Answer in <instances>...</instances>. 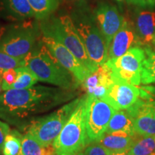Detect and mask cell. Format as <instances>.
I'll return each instance as SVG.
<instances>
[{"label": "cell", "mask_w": 155, "mask_h": 155, "mask_svg": "<svg viewBox=\"0 0 155 155\" xmlns=\"http://www.w3.org/2000/svg\"><path fill=\"white\" fill-rule=\"evenodd\" d=\"M147 6L150 7H154L155 6V0H147Z\"/></svg>", "instance_id": "31"}, {"label": "cell", "mask_w": 155, "mask_h": 155, "mask_svg": "<svg viewBox=\"0 0 155 155\" xmlns=\"http://www.w3.org/2000/svg\"><path fill=\"white\" fill-rule=\"evenodd\" d=\"M135 28L124 19L123 25L114 37L108 47V60L116 59L135 46H141Z\"/></svg>", "instance_id": "14"}, {"label": "cell", "mask_w": 155, "mask_h": 155, "mask_svg": "<svg viewBox=\"0 0 155 155\" xmlns=\"http://www.w3.org/2000/svg\"><path fill=\"white\" fill-rule=\"evenodd\" d=\"M95 17L98 28L109 47L114 37L123 25L124 18L114 6L101 3L95 11Z\"/></svg>", "instance_id": "13"}, {"label": "cell", "mask_w": 155, "mask_h": 155, "mask_svg": "<svg viewBox=\"0 0 155 155\" xmlns=\"http://www.w3.org/2000/svg\"><path fill=\"white\" fill-rule=\"evenodd\" d=\"M84 155H109L110 152L97 142L88 144L84 150Z\"/></svg>", "instance_id": "28"}, {"label": "cell", "mask_w": 155, "mask_h": 155, "mask_svg": "<svg viewBox=\"0 0 155 155\" xmlns=\"http://www.w3.org/2000/svg\"><path fill=\"white\" fill-rule=\"evenodd\" d=\"M24 65V60H19L12 57L0 50V76H2L4 72L7 70L17 68Z\"/></svg>", "instance_id": "26"}, {"label": "cell", "mask_w": 155, "mask_h": 155, "mask_svg": "<svg viewBox=\"0 0 155 155\" xmlns=\"http://www.w3.org/2000/svg\"><path fill=\"white\" fill-rule=\"evenodd\" d=\"M114 81L115 78L111 68L105 63L99 65L98 69L89 75L82 85L87 94L102 98Z\"/></svg>", "instance_id": "15"}, {"label": "cell", "mask_w": 155, "mask_h": 155, "mask_svg": "<svg viewBox=\"0 0 155 155\" xmlns=\"http://www.w3.org/2000/svg\"><path fill=\"white\" fill-rule=\"evenodd\" d=\"M37 37L32 28L15 27L0 37V50L19 60L24 58L36 46Z\"/></svg>", "instance_id": "9"}, {"label": "cell", "mask_w": 155, "mask_h": 155, "mask_svg": "<svg viewBox=\"0 0 155 155\" xmlns=\"http://www.w3.org/2000/svg\"><path fill=\"white\" fill-rule=\"evenodd\" d=\"M116 111L113 106L101 98L88 95L86 127L89 144L97 141L104 135Z\"/></svg>", "instance_id": "8"}, {"label": "cell", "mask_w": 155, "mask_h": 155, "mask_svg": "<svg viewBox=\"0 0 155 155\" xmlns=\"http://www.w3.org/2000/svg\"><path fill=\"white\" fill-rule=\"evenodd\" d=\"M145 58L141 72V83L144 85L155 83V48L150 45L144 46Z\"/></svg>", "instance_id": "20"}, {"label": "cell", "mask_w": 155, "mask_h": 155, "mask_svg": "<svg viewBox=\"0 0 155 155\" xmlns=\"http://www.w3.org/2000/svg\"><path fill=\"white\" fill-rule=\"evenodd\" d=\"M135 30L141 45H149L152 42L155 34V12H139L136 17Z\"/></svg>", "instance_id": "17"}, {"label": "cell", "mask_w": 155, "mask_h": 155, "mask_svg": "<svg viewBox=\"0 0 155 155\" xmlns=\"http://www.w3.org/2000/svg\"><path fill=\"white\" fill-rule=\"evenodd\" d=\"M9 8L21 18L35 17L34 11L28 0H9Z\"/></svg>", "instance_id": "25"}, {"label": "cell", "mask_w": 155, "mask_h": 155, "mask_svg": "<svg viewBox=\"0 0 155 155\" xmlns=\"http://www.w3.org/2000/svg\"><path fill=\"white\" fill-rule=\"evenodd\" d=\"M18 155H55V150L53 144L43 146L31 134L27 132L22 138Z\"/></svg>", "instance_id": "19"}, {"label": "cell", "mask_w": 155, "mask_h": 155, "mask_svg": "<svg viewBox=\"0 0 155 155\" xmlns=\"http://www.w3.org/2000/svg\"><path fill=\"white\" fill-rule=\"evenodd\" d=\"M22 138L20 134L12 131L6 136L2 146V153L3 155H18L21 150Z\"/></svg>", "instance_id": "24"}, {"label": "cell", "mask_w": 155, "mask_h": 155, "mask_svg": "<svg viewBox=\"0 0 155 155\" xmlns=\"http://www.w3.org/2000/svg\"><path fill=\"white\" fill-rule=\"evenodd\" d=\"M9 132H10V129H9L8 124L0 121V154L2 153V146L6 136Z\"/></svg>", "instance_id": "29"}, {"label": "cell", "mask_w": 155, "mask_h": 155, "mask_svg": "<svg viewBox=\"0 0 155 155\" xmlns=\"http://www.w3.org/2000/svg\"><path fill=\"white\" fill-rule=\"evenodd\" d=\"M140 137L137 134L133 135L125 131H116L104 133V135L95 142L104 147L110 153L128 152Z\"/></svg>", "instance_id": "16"}, {"label": "cell", "mask_w": 155, "mask_h": 155, "mask_svg": "<svg viewBox=\"0 0 155 155\" xmlns=\"http://www.w3.org/2000/svg\"><path fill=\"white\" fill-rule=\"evenodd\" d=\"M43 20L40 24L43 36L49 37L63 44L91 73L98 69V65L91 61L87 53L71 17L62 15Z\"/></svg>", "instance_id": "3"}, {"label": "cell", "mask_w": 155, "mask_h": 155, "mask_svg": "<svg viewBox=\"0 0 155 155\" xmlns=\"http://www.w3.org/2000/svg\"><path fill=\"white\" fill-rule=\"evenodd\" d=\"M73 21L91 61L98 66L105 63L108 61V47L98 25L86 16L77 15Z\"/></svg>", "instance_id": "6"}, {"label": "cell", "mask_w": 155, "mask_h": 155, "mask_svg": "<svg viewBox=\"0 0 155 155\" xmlns=\"http://www.w3.org/2000/svg\"><path fill=\"white\" fill-rule=\"evenodd\" d=\"M127 152L129 155H155V137H140Z\"/></svg>", "instance_id": "23"}, {"label": "cell", "mask_w": 155, "mask_h": 155, "mask_svg": "<svg viewBox=\"0 0 155 155\" xmlns=\"http://www.w3.org/2000/svg\"><path fill=\"white\" fill-rule=\"evenodd\" d=\"M76 90L45 86L9 89L0 95V119L19 129H27L41 114L69 102Z\"/></svg>", "instance_id": "1"}, {"label": "cell", "mask_w": 155, "mask_h": 155, "mask_svg": "<svg viewBox=\"0 0 155 155\" xmlns=\"http://www.w3.org/2000/svg\"><path fill=\"white\" fill-rule=\"evenodd\" d=\"M42 42L56 60L72 73L79 85L82 84L87 78L91 74V73L63 44L46 36L42 37Z\"/></svg>", "instance_id": "10"}, {"label": "cell", "mask_w": 155, "mask_h": 155, "mask_svg": "<svg viewBox=\"0 0 155 155\" xmlns=\"http://www.w3.org/2000/svg\"><path fill=\"white\" fill-rule=\"evenodd\" d=\"M38 19L48 18L58 7V0H28Z\"/></svg>", "instance_id": "21"}, {"label": "cell", "mask_w": 155, "mask_h": 155, "mask_svg": "<svg viewBox=\"0 0 155 155\" xmlns=\"http://www.w3.org/2000/svg\"><path fill=\"white\" fill-rule=\"evenodd\" d=\"M134 120L135 133L139 137H155V101L141 98L127 108Z\"/></svg>", "instance_id": "11"}, {"label": "cell", "mask_w": 155, "mask_h": 155, "mask_svg": "<svg viewBox=\"0 0 155 155\" xmlns=\"http://www.w3.org/2000/svg\"><path fill=\"white\" fill-rule=\"evenodd\" d=\"M17 77V68L9 69L4 72L2 78V91L9 90L12 85L15 83Z\"/></svg>", "instance_id": "27"}, {"label": "cell", "mask_w": 155, "mask_h": 155, "mask_svg": "<svg viewBox=\"0 0 155 155\" xmlns=\"http://www.w3.org/2000/svg\"><path fill=\"white\" fill-rule=\"evenodd\" d=\"M149 90H150V91L152 93V94H155L154 92V87H148Z\"/></svg>", "instance_id": "34"}, {"label": "cell", "mask_w": 155, "mask_h": 155, "mask_svg": "<svg viewBox=\"0 0 155 155\" xmlns=\"http://www.w3.org/2000/svg\"><path fill=\"white\" fill-rule=\"evenodd\" d=\"M109 155H129L127 152H117V153H110Z\"/></svg>", "instance_id": "32"}, {"label": "cell", "mask_w": 155, "mask_h": 155, "mask_svg": "<svg viewBox=\"0 0 155 155\" xmlns=\"http://www.w3.org/2000/svg\"><path fill=\"white\" fill-rule=\"evenodd\" d=\"M140 96V88L136 86L115 79L101 99L116 111L126 110L133 106Z\"/></svg>", "instance_id": "12"}, {"label": "cell", "mask_w": 155, "mask_h": 155, "mask_svg": "<svg viewBox=\"0 0 155 155\" xmlns=\"http://www.w3.org/2000/svg\"><path fill=\"white\" fill-rule=\"evenodd\" d=\"M87 97L88 94L80 97L74 111L54 140L55 155H75L84 151L89 144L86 127Z\"/></svg>", "instance_id": "4"}, {"label": "cell", "mask_w": 155, "mask_h": 155, "mask_svg": "<svg viewBox=\"0 0 155 155\" xmlns=\"http://www.w3.org/2000/svg\"><path fill=\"white\" fill-rule=\"evenodd\" d=\"M17 77L10 89L29 88L35 85L38 79L35 75L26 66L17 68Z\"/></svg>", "instance_id": "22"}, {"label": "cell", "mask_w": 155, "mask_h": 155, "mask_svg": "<svg viewBox=\"0 0 155 155\" xmlns=\"http://www.w3.org/2000/svg\"><path fill=\"white\" fill-rule=\"evenodd\" d=\"M80 97H77L58 108L57 111L38 117L28 126V132L32 134L43 146L53 144L64 126L78 104Z\"/></svg>", "instance_id": "5"}, {"label": "cell", "mask_w": 155, "mask_h": 155, "mask_svg": "<svg viewBox=\"0 0 155 155\" xmlns=\"http://www.w3.org/2000/svg\"><path fill=\"white\" fill-rule=\"evenodd\" d=\"M75 155H84V153L81 152V153H79V154H75Z\"/></svg>", "instance_id": "36"}, {"label": "cell", "mask_w": 155, "mask_h": 155, "mask_svg": "<svg viewBox=\"0 0 155 155\" xmlns=\"http://www.w3.org/2000/svg\"><path fill=\"white\" fill-rule=\"evenodd\" d=\"M116 131H125L133 135L137 134L134 127V120L127 110L116 111L108 123L105 133L110 134Z\"/></svg>", "instance_id": "18"}, {"label": "cell", "mask_w": 155, "mask_h": 155, "mask_svg": "<svg viewBox=\"0 0 155 155\" xmlns=\"http://www.w3.org/2000/svg\"><path fill=\"white\" fill-rule=\"evenodd\" d=\"M152 43L154 45H155V34H154V38H153V40H152Z\"/></svg>", "instance_id": "35"}, {"label": "cell", "mask_w": 155, "mask_h": 155, "mask_svg": "<svg viewBox=\"0 0 155 155\" xmlns=\"http://www.w3.org/2000/svg\"><path fill=\"white\" fill-rule=\"evenodd\" d=\"M144 58V48L135 46L121 57L108 60L106 63L111 68L116 80L138 86L141 83V72Z\"/></svg>", "instance_id": "7"}, {"label": "cell", "mask_w": 155, "mask_h": 155, "mask_svg": "<svg viewBox=\"0 0 155 155\" xmlns=\"http://www.w3.org/2000/svg\"><path fill=\"white\" fill-rule=\"evenodd\" d=\"M24 66L28 68L39 81L65 90H76L79 86L72 73L56 60L42 42L24 58Z\"/></svg>", "instance_id": "2"}, {"label": "cell", "mask_w": 155, "mask_h": 155, "mask_svg": "<svg viewBox=\"0 0 155 155\" xmlns=\"http://www.w3.org/2000/svg\"><path fill=\"white\" fill-rule=\"evenodd\" d=\"M128 3L131 4V5H134L139 7H146L147 6V0H126Z\"/></svg>", "instance_id": "30"}, {"label": "cell", "mask_w": 155, "mask_h": 155, "mask_svg": "<svg viewBox=\"0 0 155 155\" xmlns=\"http://www.w3.org/2000/svg\"><path fill=\"white\" fill-rule=\"evenodd\" d=\"M2 75L0 76V95L2 94Z\"/></svg>", "instance_id": "33"}]
</instances>
